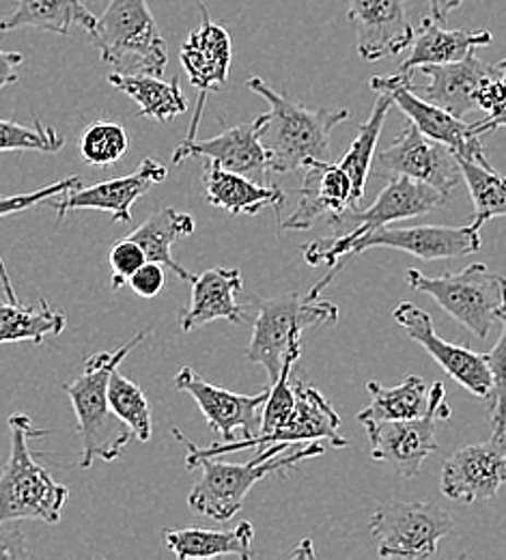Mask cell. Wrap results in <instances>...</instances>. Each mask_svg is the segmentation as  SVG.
I'll return each mask as SVG.
<instances>
[{"instance_id":"1","label":"cell","mask_w":506,"mask_h":560,"mask_svg":"<svg viewBox=\"0 0 506 560\" xmlns=\"http://www.w3.org/2000/svg\"><path fill=\"white\" fill-rule=\"evenodd\" d=\"M448 201L450 195L437 190L425 182H416L410 177L386 179L384 190L377 195L375 203L368 210L352 208L345 211L337 222L330 224L337 235L310 242L302 248L304 261L308 266L326 264L330 268V272L310 291H317V295H321L328 282L343 268L345 259H350V246L362 235L399 220H410L416 215H427L432 211L442 210L444 206H448Z\"/></svg>"},{"instance_id":"2","label":"cell","mask_w":506,"mask_h":560,"mask_svg":"<svg viewBox=\"0 0 506 560\" xmlns=\"http://www.w3.org/2000/svg\"><path fill=\"white\" fill-rule=\"evenodd\" d=\"M151 330L134 335L128 343L115 351H97L84 360V371L63 384L66 395L72 401L80 435V468L86 470L95 459L115 462L126 446L134 440L132 429L119 419L108 401V382L123 358L139 348Z\"/></svg>"},{"instance_id":"3","label":"cell","mask_w":506,"mask_h":560,"mask_svg":"<svg viewBox=\"0 0 506 560\" xmlns=\"http://www.w3.org/2000/svg\"><path fill=\"white\" fill-rule=\"evenodd\" d=\"M246 86L270 104L261 142L272 173L306 168L310 162L330 160V135L350 119L348 108H308L274 91L261 78L250 75Z\"/></svg>"},{"instance_id":"4","label":"cell","mask_w":506,"mask_h":560,"mask_svg":"<svg viewBox=\"0 0 506 560\" xmlns=\"http://www.w3.org/2000/svg\"><path fill=\"white\" fill-rule=\"evenodd\" d=\"M11 448L0 472V520H39L57 524L63 515L70 490L52 479L42 468L31 451V440L48 435V429H37L26 415L9 417Z\"/></svg>"},{"instance_id":"5","label":"cell","mask_w":506,"mask_h":560,"mask_svg":"<svg viewBox=\"0 0 506 560\" xmlns=\"http://www.w3.org/2000/svg\"><path fill=\"white\" fill-rule=\"evenodd\" d=\"M285 448L287 446L283 444L268 446L246 464H228L220 462L216 457H199L190 466V470L203 468V475L188 493V504L199 515H205L214 522H228L231 517L237 515V511L244 506L248 491L259 481L274 472L291 470L299 462L315 459L326 453V448L319 442H313L290 455H285Z\"/></svg>"},{"instance_id":"6","label":"cell","mask_w":506,"mask_h":560,"mask_svg":"<svg viewBox=\"0 0 506 560\" xmlns=\"http://www.w3.org/2000/svg\"><path fill=\"white\" fill-rule=\"evenodd\" d=\"M259 315L252 326V337L246 358L268 371L270 382H276L287 353L302 348V332L313 326H332L339 319V306L319 295L283 293L276 298H255Z\"/></svg>"},{"instance_id":"7","label":"cell","mask_w":506,"mask_h":560,"mask_svg":"<svg viewBox=\"0 0 506 560\" xmlns=\"http://www.w3.org/2000/svg\"><path fill=\"white\" fill-rule=\"evenodd\" d=\"M89 37L117 73L162 75L166 70V42L146 0H110Z\"/></svg>"},{"instance_id":"8","label":"cell","mask_w":506,"mask_h":560,"mask_svg":"<svg viewBox=\"0 0 506 560\" xmlns=\"http://www.w3.org/2000/svg\"><path fill=\"white\" fill-rule=\"evenodd\" d=\"M412 291H421L476 339H487L496 322L506 313V279L483 264L468 266L459 275L425 277L421 270H408Z\"/></svg>"},{"instance_id":"9","label":"cell","mask_w":506,"mask_h":560,"mask_svg":"<svg viewBox=\"0 0 506 560\" xmlns=\"http://www.w3.org/2000/svg\"><path fill=\"white\" fill-rule=\"evenodd\" d=\"M295 395H297V406L291 417L290 422L270 433V435H252V438H242V440H231V442H217L210 448H199L192 444L179 429H173V435L179 440V444L186 448V468L199 459V457H222L228 453H237L244 448H259L266 451L268 446L274 444H299V442H319L328 440L334 448H345L350 442L339 433L341 427V417L334 412V408L328 404V399L310 384L306 382H295Z\"/></svg>"},{"instance_id":"10","label":"cell","mask_w":506,"mask_h":560,"mask_svg":"<svg viewBox=\"0 0 506 560\" xmlns=\"http://www.w3.org/2000/svg\"><path fill=\"white\" fill-rule=\"evenodd\" d=\"M452 528L450 513L435 502H390L368 522V533L379 544V559H432Z\"/></svg>"},{"instance_id":"11","label":"cell","mask_w":506,"mask_h":560,"mask_svg":"<svg viewBox=\"0 0 506 560\" xmlns=\"http://www.w3.org/2000/svg\"><path fill=\"white\" fill-rule=\"evenodd\" d=\"M450 419L442 382L432 384V408L419 419L381 420L362 424L373 462L388 464L399 477L414 479L427 457L437 451V424Z\"/></svg>"},{"instance_id":"12","label":"cell","mask_w":506,"mask_h":560,"mask_svg":"<svg viewBox=\"0 0 506 560\" xmlns=\"http://www.w3.org/2000/svg\"><path fill=\"white\" fill-rule=\"evenodd\" d=\"M373 175L384 179L410 177L425 182L446 195L463 182L457 153L448 144L425 137L414 124L375 153Z\"/></svg>"},{"instance_id":"13","label":"cell","mask_w":506,"mask_h":560,"mask_svg":"<svg viewBox=\"0 0 506 560\" xmlns=\"http://www.w3.org/2000/svg\"><path fill=\"white\" fill-rule=\"evenodd\" d=\"M199 124L201 121L197 119L190 121L188 137L179 142V147L173 153L175 166L184 164L190 158H205L210 162H216L226 171L242 173L255 179L257 184L270 186L272 168H270L268 151L261 142L263 126L268 124V113L259 115L248 124L224 128L222 132H217L216 137L205 140L197 139Z\"/></svg>"},{"instance_id":"14","label":"cell","mask_w":506,"mask_h":560,"mask_svg":"<svg viewBox=\"0 0 506 560\" xmlns=\"http://www.w3.org/2000/svg\"><path fill=\"white\" fill-rule=\"evenodd\" d=\"M414 71H399L395 75H373L370 89L384 93L392 100L395 106L414 124L425 137L448 144L459 158H485L481 137L474 135L472 124L457 119L444 108L423 100L412 91Z\"/></svg>"},{"instance_id":"15","label":"cell","mask_w":506,"mask_h":560,"mask_svg":"<svg viewBox=\"0 0 506 560\" xmlns=\"http://www.w3.org/2000/svg\"><path fill=\"white\" fill-rule=\"evenodd\" d=\"M481 231L472 224L444 226V224H416V226H379L358 237L350 246V257L370 248H392L414 255L423 261L459 259L481 248Z\"/></svg>"},{"instance_id":"16","label":"cell","mask_w":506,"mask_h":560,"mask_svg":"<svg viewBox=\"0 0 506 560\" xmlns=\"http://www.w3.org/2000/svg\"><path fill=\"white\" fill-rule=\"evenodd\" d=\"M173 388L177 393L190 395L205 420L210 422L212 431H216L222 442L242 438H252L259 433L261 427V410L270 395V388L261 390L259 395H242L226 390L222 386L210 384L201 377L195 369L181 366L173 380Z\"/></svg>"},{"instance_id":"17","label":"cell","mask_w":506,"mask_h":560,"mask_svg":"<svg viewBox=\"0 0 506 560\" xmlns=\"http://www.w3.org/2000/svg\"><path fill=\"white\" fill-rule=\"evenodd\" d=\"M506 486V433L452 453L442 466V493L461 504L490 500Z\"/></svg>"},{"instance_id":"18","label":"cell","mask_w":506,"mask_h":560,"mask_svg":"<svg viewBox=\"0 0 506 560\" xmlns=\"http://www.w3.org/2000/svg\"><path fill=\"white\" fill-rule=\"evenodd\" d=\"M392 317L408 332V337L427 351L457 384L476 397L490 399L494 380L483 353L444 341L435 332L432 315L412 302H401Z\"/></svg>"},{"instance_id":"19","label":"cell","mask_w":506,"mask_h":560,"mask_svg":"<svg viewBox=\"0 0 506 560\" xmlns=\"http://www.w3.org/2000/svg\"><path fill=\"white\" fill-rule=\"evenodd\" d=\"M166 177L168 168L162 162L145 158L134 173L97 182L86 188H75L63 195V199L50 201V208L59 213V218L75 210L108 211L115 222L128 224L132 222V206L141 201L153 186L166 182Z\"/></svg>"},{"instance_id":"20","label":"cell","mask_w":506,"mask_h":560,"mask_svg":"<svg viewBox=\"0 0 506 560\" xmlns=\"http://www.w3.org/2000/svg\"><path fill=\"white\" fill-rule=\"evenodd\" d=\"M358 206L352 179L343 166L317 160L306 166L304 182L297 192V206L279 222V231H308L323 215H328L332 224L345 211Z\"/></svg>"},{"instance_id":"21","label":"cell","mask_w":506,"mask_h":560,"mask_svg":"<svg viewBox=\"0 0 506 560\" xmlns=\"http://www.w3.org/2000/svg\"><path fill=\"white\" fill-rule=\"evenodd\" d=\"M348 18L356 31L362 61L375 63L397 57L414 42V26L405 15V0H348Z\"/></svg>"},{"instance_id":"22","label":"cell","mask_w":506,"mask_h":560,"mask_svg":"<svg viewBox=\"0 0 506 560\" xmlns=\"http://www.w3.org/2000/svg\"><path fill=\"white\" fill-rule=\"evenodd\" d=\"M421 73L429 78L427 84H416L412 80V91L423 100L444 108L446 113L463 119L472 108H476V95L481 86L496 78L501 68L490 66L483 59L468 55L461 61L446 66H425Z\"/></svg>"},{"instance_id":"23","label":"cell","mask_w":506,"mask_h":560,"mask_svg":"<svg viewBox=\"0 0 506 560\" xmlns=\"http://www.w3.org/2000/svg\"><path fill=\"white\" fill-rule=\"evenodd\" d=\"M199 9L201 24L186 37L179 59L190 82L201 93H212L220 91L228 80L233 46L228 31L210 18L208 7L199 2Z\"/></svg>"},{"instance_id":"24","label":"cell","mask_w":506,"mask_h":560,"mask_svg":"<svg viewBox=\"0 0 506 560\" xmlns=\"http://www.w3.org/2000/svg\"><path fill=\"white\" fill-rule=\"evenodd\" d=\"M192 295L188 306L179 313V328L195 332L212 322L224 319L228 324L244 322V306L237 293L244 287L242 272L235 268H210L190 282Z\"/></svg>"},{"instance_id":"25","label":"cell","mask_w":506,"mask_h":560,"mask_svg":"<svg viewBox=\"0 0 506 560\" xmlns=\"http://www.w3.org/2000/svg\"><path fill=\"white\" fill-rule=\"evenodd\" d=\"M203 192L210 206L228 211L231 215H257L266 208H274L281 213L287 201L281 188L257 184L255 179L226 171L210 160L205 162L203 171Z\"/></svg>"},{"instance_id":"26","label":"cell","mask_w":506,"mask_h":560,"mask_svg":"<svg viewBox=\"0 0 506 560\" xmlns=\"http://www.w3.org/2000/svg\"><path fill=\"white\" fill-rule=\"evenodd\" d=\"M494 42L490 31H466V28H446V24L435 18H425L421 31L414 35L412 50L405 61H401L399 71H416L425 66H446L466 59L476 48H485Z\"/></svg>"},{"instance_id":"27","label":"cell","mask_w":506,"mask_h":560,"mask_svg":"<svg viewBox=\"0 0 506 560\" xmlns=\"http://www.w3.org/2000/svg\"><path fill=\"white\" fill-rule=\"evenodd\" d=\"M164 541L168 550L179 560L216 559L239 557L255 559L252 541L255 528L250 522H242L231 530H205V528H166Z\"/></svg>"},{"instance_id":"28","label":"cell","mask_w":506,"mask_h":560,"mask_svg":"<svg viewBox=\"0 0 506 560\" xmlns=\"http://www.w3.org/2000/svg\"><path fill=\"white\" fill-rule=\"evenodd\" d=\"M195 233V215L188 211L175 210V208H162L149 215L145 222L132 231L128 237L141 244L145 250L146 261L160 264L175 272L177 277L186 282L197 279L192 272H188L181 264L175 261L173 248L179 240L190 237Z\"/></svg>"},{"instance_id":"29","label":"cell","mask_w":506,"mask_h":560,"mask_svg":"<svg viewBox=\"0 0 506 560\" xmlns=\"http://www.w3.org/2000/svg\"><path fill=\"white\" fill-rule=\"evenodd\" d=\"M108 82L139 104V115L166 124L188 113V100L179 86V80L166 82L162 75L149 73H117L108 75Z\"/></svg>"},{"instance_id":"30","label":"cell","mask_w":506,"mask_h":560,"mask_svg":"<svg viewBox=\"0 0 506 560\" xmlns=\"http://www.w3.org/2000/svg\"><path fill=\"white\" fill-rule=\"evenodd\" d=\"M95 22L97 15H93L80 0H17L13 11L0 20V31L9 33L31 26L70 35L73 24H80L89 33Z\"/></svg>"},{"instance_id":"31","label":"cell","mask_w":506,"mask_h":560,"mask_svg":"<svg viewBox=\"0 0 506 560\" xmlns=\"http://www.w3.org/2000/svg\"><path fill=\"white\" fill-rule=\"evenodd\" d=\"M370 404L358 415L361 424L381 420L419 419L432 408V386L419 375H408L399 386H381L368 382Z\"/></svg>"},{"instance_id":"32","label":"cell","mask_w":506,"mask_h":560,"mask_svg":"<svg viewBox=\"0 0 506 560\" xmlns=\"http://www.w3.org/2000/svg\"><path fill=\"white\" fill-rule=\"evenodd\" d=\"M66 315L46 300L39 306L0 300V346L31 341L42 346L48 337H59L66 330Z\"/></svg>"},{"instance_id":"33","label":"cell","mask_w":506,"mask_h":560,"mask_svg":"<svg viewBox=\"0 0 506 560\" xmlns=\"http://www.w3.org/2000/svg\"><path fill=\"white\" fill-rule=\"evenodd\" d=\"M459 166L474 203V218L470 224L481 231L485 222L506 218L505 175H501L487 158H459Z\"/></svg>"},{"instance_id":"34","label":"cell","mask_w":506,"mask_h":560,"mask_svg":"<svg viewBox=\"0 0 506 560\" xmlns=\"http://www.w3.org/2000/svg\"><path fill=\"white\" fill-rule=\"evenodd\" d=\"M390 108H392V100L384 93H377V100L373 104V110H370L368 119L358 128V137L352 140L348 153L339 162L352 179L354 197H356L358 203L364 197L366 179L370 175V166H373V158H375V147H377L379 135L384 130V124H386V117H388Z\"/></svg>"},{"instance_id":"35","label":"cell","mask_w":506,"mask_h":560,"mask_svg":"<svg viewBox=\"0 0 506 560\" xmlns=\"http://www.w3.org/2000/svg\"><path fill=\"white\" fill-rule=\"evenodd\" d=\"M108 401L113 412L123 420L137 440L149 442L153 435V420H151V406L146 401L145 393L139 384L121 375L117 369L108 382Z\"/></svg>"},{"instance_id":"36","label":"cell","mask_w":506,"mask_h":560,"mask_svg":"<svg viewBox=\"0 0 506 560\" xmlns=\"http://www.w3.org/2000/svg\"><path fill=\"white\" fill-rule=\"evenodd\" d=\"M130 147L123 126L113 121H95L84 128L80 137V155L86 164L108 168L117 164Z\"/></svg>"},{"instance_id":"37","label":"cell","mask_w":506,"mask_h":560,"mask_svg":"<svg viewBox=\"0 0 506 560\" xmlns=\"http://www.w3.org/2000/svg\"><path fill=\"white\" fill-rule=\"evenodd\" d=\"M299 355H302V348L290 351L283 362L279 380L272 382L270 395L261 410V427H259L257 435H270V433L283 429L293 417L295 406H297V395H295V384H291V371H293L295 362L299 360Z\"/></svg>"},{"instance_id":"38","label":"cell","mask_w":506,"mask_h":560,"mask_svg":"<svg viewBox=\"0 0 506 560\" xmlns=\"http://www.w3.org/2000/svg\"><path fill=\"white\" fill-rule=\"evenodd\" d=\"M66 147V137H61L52 126L35 121L33 126H22L9 119H0V153L9 151H37V153H57Z\"/></svg>"},{"instance_id":"39","label":"cell","mask_w":506,"mask_h":560,"mask_svg":"<svg viewBox=\"0 0 506 560\" xmlns=\"http://www.w3.org/2000/svg\"><path fill=\"white\" fill-rule=\"evenodd\" d=\"M75 188H80V177L73 175L68 179H61L57 184H50L42 190H35V192H26V195H13V197H0V218L4 215H11V213H17V211L28 210V208H35L39 203H46L55 197H63L68 192H72ZM0 280H2V287H4V293L11 302H17L15 293H13V287H11V280L7 275V268L2 264V257H0Z\"/></svg>"},{"instance_id":"40","label":"cell","mask_w":506,"mask_h":560,"mask_svg":"<svg viewBox=\"0 0 506 560\" xmlns=\"http://www.w3.org/2000/svg\"><path fill=\"white\" fill-rule=\"evenodd\" d=\"M498 75L487 80L476 95V108L487 113L485 119L472 124L476 137L506 128V59L498 63Z\"/></svg>"},{"instance_id":"41","label":"cell","mask_w":506,"mask_h":560,"mask_svg":"<svg viewBox=\"0 0 506 560\" xmlns=\"http://www.w3.org/2000/svg\"><path fill=\"white\" fill-rule=\"evenodd\" d=\"M501 322H503V335H501L496 348L490 353H483L485 362L492 371V380H494L492 395H490V401H492L490 417H492L494 427H498L506 415V313Z\"/></svg>"},{"instance_id":"42","label":"cell","mask_w":506,"mask_h":560,"mask_svg":"<svg viewBox=\"0 0 506 560\" xmlns=\"http://www.w3.org/2000/svg\"><path fill=\"white\" fill-rule=\"evenodd\" d=\"M108 261L113 268L110 289L119 291L130 282L139 268L145 266L146 255L139 242H134L132 237H126V240H119L117 244H113Z\"/></svg>"},{"instance_id":"43","label":"cell","mask_w":506,"mask_h":560,"mask_svg":"<svg viewBox=\"0 0 506 560\" xmlns=\"http://www.w3.org/2000/svg\"><path fill=\"white\" fill-rule=\"evenodd\" d=\"M132 287V291L145 300L157 298L166 284V277H164V266L146 261L143 268H139L134 272V277L128 282Z\"/></svg>"},{"instance_id":"44","label":"cell","mask_w":506,"mask_h":560,"mask_svg":"<svg viewBox=\"0 0 506 560\" xmlns=\"http://www.w3.org/2000/svg\"><path fill=\"white\" fill-rule=\"evenodd\" d=\"M0 559H31L24 533L15 522L0 520Z\"/></svg>"},{"instance_id":"45","label":"cell","mask_w":506,"mask_h":560,"mask_svg":"<svg viewBox=\"0 0 506 560\" xmlns=\"http://www.w3.org/2000/svg\"><path fill=\"white\" fill-rule=\"evenodd\" d=\"M24 63V57L20 52H7L0 50V91L13 82H17V68Z\"/></svg>"},{"instance_id":"46","label":"cell","mask_w":506,"mask_h":560,"mask_svg":"<svg viewBox=\"0 0 506 560\" xmlns=\"http://www.w3.org/2000/svg\"><path fill=\"white\" fill-rule=\"evenodd\" d=\"M427 2H429V9H432V18L442 22V24H446L450 13L457 11L463 4V0H427Z\"/></svg>"},{"instance_id":"47","label":"cell","mask_w":506,"mask_h":560,"mask_svg":"<svg viewBox=\"0 0 506 560\" xmlns=\"http://www.w3.org/2000/svg\"><path fill=\"white\" fill-rule=\"evenodd\" d=\"M494 431H496V433H506V415L505 419H503V422H501L498 427H494Z\"/></svg>"}]
</instances>
